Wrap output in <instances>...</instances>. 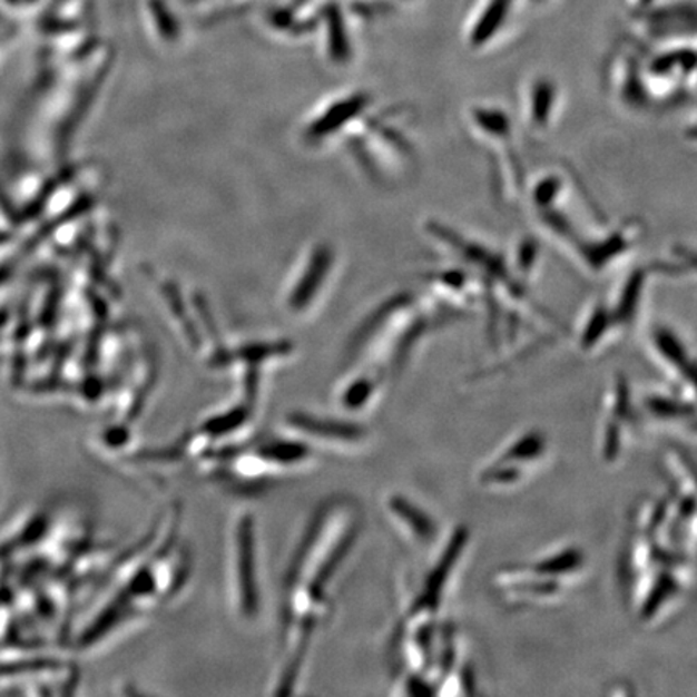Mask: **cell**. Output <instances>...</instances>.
<instances>
[{
  "label": "cell",
  "instance_id": "1",
  "mask_svg": "<svg viewBox=\"0 0 697 697\" xmlns=\"http://www.w3.org/2000/svg\"><path fill=\"white\" fill-rule=\"evenodd\" d=\"M361 527L357 502L336 495L315 510L305 528L283 587L275 695L296 691L312 642L328 610L334 581L361 534Z\"/></svg>",
  "mask_w": 697,
  "mask_h": 697
},
{
  "label": "cell",
  "instance_id": "2",
  "mask_svg": "<svg viewBox=\"0 0 697 697\" xmlns=\"http://www.w3.org/2000/svg\"><path fill=\"white\" fill-rule=\"evenodd\" d=\"M232 583L239 616L253 620L261 609L254 517L240 513L233 528Z\"/></svg>",
  "mask_w": 697,
  "mask_h": 697
},
{
  "label": "cell",
  "instance_id": "3",
  "mask_svg": "<svg viewBox=\"0 0 697 697\" xmlns=\"http://www.w3.org/2000/svg\"><path fill=\"white\" fill-rule=\"evenodd\" d=\"M286 429L291 436L308 445L325 444L330 448L348 449L359 448L366 440L364 425L315 413H291L286 416Z\"/></svg>",
  "mask_w": 697,
  "mask_h": 697
},
{
  "label": "cell",
  "instance_id": "4",
  "mask_svg": "<svg viewBox=\"0 0 697 697\" xmlns=\"http://www.w3.org/2000/svg\"><path fill=\"white\" fill-rule=\"evenodd\" d=\"M387 508H390L393 519H396L412 537L429 539L431 533H433V523H431L430 519H426L429 516L425 517L422 510L416 509L415 505L405 501L401 495L391 498L390 502H387Z\"/></svg>",
  "mask_w": 697,
  "mask_h": 697
},
{
  "label": "cell",
  "instance_id": "5",
  "mask_svg": "<svg viewBox=\"0 0 697 697\" xmlns=\"http://www.w3.org/2000/svg\"><path fill=\"white\" fill-rule=\"evenodd\" d=\"M23 2L32 3V2H38V0H23Z\"/></svg>",
  "mask_w": 697,
  "mask_h": 697
}]
</instances>
